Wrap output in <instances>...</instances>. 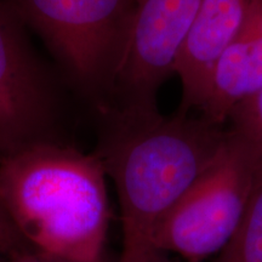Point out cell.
I'll list each match as a JSON object with an SVG mask.
<instances>
[{"instance_id":"3","label":"cell","mask_w":262,"mask_h":262,"mask_svg":"<svg viewBox=\"0 0 262 262\" xmlns=\"http://www.w3.org/2000/svg\"><path fill=\"white\" fill-rule=\"evenodd\" d=\"M95 108L110 102L135 0H6Z\"/></svg>"},{"instance_id":"10","label":"cell","mask_w":262,"mask_h":262,"mask_svg":"<svg viewBox=\"0 0 262 262\" xmlns=\"http://www.w3.org/2000/svg\"><path fill=\"white\" fill-rule=\"evenodd\" d=\"M231 130L241 135L256 152L262 164V88L238 106L229 117Z\"/></svg>"},{"instance_id":"14","label":"cell","mask_w":262,"mask_h":262,"mask_svg":"<svg viewBox=\"0 0 262 262\" xmlns=\"http://www.w3.org/2000/svg\"><path fill=\"white\" fill-rule=\"evenodd\" d=\"M135 2H136V0H135Z\"/></svg>"},{"instance_id":"13","label":"cell","mask_w":262,"mask_h":262,"mask_svg":"<svg viewBox=\"0 0 262 262\" xmlns=\"http://www.w3.org/2000/svg\"><path fill=\"white\" fill-rule=\"evenodd\" d=\"M8 261H9L8 257H5L4 255L0 254V262H8Z\"/></svg>"},{"instance_id":"11","label":"cell","mask_w":262,"mask_h":262,"mask_svg":"<svg viewBox=\"0 0 262 262\" xmlns=\"http://www.w3.org/2000/svg\"><path fill=\"white\" fill-rule=\"evenodd\" d=\"M31 250L29 245L26 243L12 222L10 221L0 203V254L8 258H12Z\"/></svg>"},{"instance_id":"9","label":"cell","mask_w":262,"mask_h":262,"mask_svg":"<svg viewBox=\"0 0 262 262\" xmlns=\"http://www.w3.org/2000/svg\"><path fill=\"white\" fill-rule=\"evenodd\" d=\"M216 262H262V182L251 196L237 231Z\"/></svg>"},{"instance_id":"8","label":"cell","mask_w":262,"mask_h":262,"mask_svg":"<svg viewBox=\"0 0 262 262\" xmlns=\"http://www.w3.org/2000/svg\"><path fill=\"white\" fill-rule=\"evenodd\" d=\"M262 88V0H255L244 27L226 48L212 70L203 118L216 125Z\"/></svg>"},{"instance_id":"2","label":"cell","mask_w":262,"mask_h":262,"mask_svg":"<svg viewBox=\"0 0 262 262\" xmlns=\"http://www.w3.org/2000/svg\"><path fill=\"white\" fill-rule=\"evenodd\" d=\"M106 176L95 153L67 142L40 143L0 157V203L32 250L72 262H104Z\"/></svg>"},{"instance_id":"7","label":"cell","mask_w":262,"mask_h":262,"mask_svg":"<svg viewBox=\"0 0 262 262\" xmlns=\"http://www.w3.org/2000/svg\"><path fill=\"white\" fill-rule=\"evenodd\" d=\"M255 0H202L201 8L175 68L182 85L179 113L201 110L216 61L233 41Z\"/></svg>"},{"instance_id":"6","label":"cell","mask_w":262,"mask_h":262,"mask_svg":"<svg viewBox=\"0 0 262 262\" xmlns=\"http://www.w3.org/2000/svg\"><path fill=\"white\" fill-rule=\"evenodd\" d=\"M202 0H136L110 102L119 110L155 112L159 88L175 73Z\"/></svg>"},{"instance_id":"4","label":"cell","mask_w":262,"mask_h":262,"mask_svg":"<svg viewBox=\"0 0 262 262\" xmlns=\"http://www.w3.org/2000/svg\"><path fill=\"white\" fill-rule=\"evenodd\" d=\"M262 182L255 149L229 129L221 155L176 203L160 232L165 254L201 262L220 253L243 220Z\"/></svg>"},{"instance_id":"12","label":"cell","mask_w":262,"mask_h":262,"mask_svg":"<svg viewBox=\"0 0 262 262\" xmlns=\"http://www.w3.org/2000/svg\"><path fill=\"white\" fill-rule=\"evenodd\" d=\"M8 262H72L68 260H63V258L50 256V255L38 253V251L31 250L27 253H24L17 256L9 258Z\"/></svg>"},{"instance_id":"1","label":"cell","mask_w":262,"mask_h":262,"mask_svg":"<svg viewBox=\"0 0 262 262\" xmlns=\"http://www.w3.org/2000/svg\"><path fill=\"white\" fill-rule=\"evenodd\" d=\"M95 110L100 126L94 153L119 198L123 248L117 262H168L160 247L164 222L221 155L229 130L183 113Z\"/></svg>"},{"instance_id":"5","label":"cell","mask_w":262,"mask_h":262,"mask_svg":"<svg viewBox=\"0 0 262 262\" xmlns=\"http://www.w3.org/2000/svg\"><path fill=\"white\" fill-rule=\"evenodd\" d=\"M26 28L8 2L0 0V157L63 142L60 93Z\"/></svg>"}]
</instances>
